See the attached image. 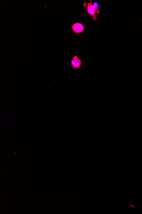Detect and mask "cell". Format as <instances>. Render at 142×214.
I'll return each instance as SVG.
<instances>
[{"label":"cell","mask_w":142,"mask_h":214,"mask_svg":"<svg viewBox=\"0 0 142 214\" xmlns=\"http://www.w3.org/2000/svg\"><path fill=\"white\" fill-rule=\"evenodd\" d=\"M72 30L73 32L76 33H80L84 30V26L82 24L79 22L74 23L72 26Z\"/></svg>","instance_id":"3"},{"label":"cell","mask_w":142,"mask_h":214,"mask_svg":"<svg viewBox=\"0 0 142 214\" xmlns=\"http://www.w3.org/2000/svg\"><path fill=\"white\" fill-rule=\"evenodd\" d=\"M93 6L94 8H95V12L97 14H99L100 13L99 10V4L97 2H94V3H92Z\"/></svg>","instance_id":"4"},{"label":"cell","mask_w":142,"mask_h":214,"mask_svg":"<svg viewBox=\"0 0 142 214\" xmlns=\"http://www.w3.org/2000/svg\"><path fill=\"white\" fill-rule=\"evenodd\" d=\"M70 62L71 66L74 70L78 69L82 65V60L76 55H74L73 57Z\"/></svg>","instance_id":"2"},{"label":"cell","mask_w":142,"mask_h":214,"mask_svg":"<svg viewBox=\"0 0 142 214\" xmlns=\"http://www.w3.org/2000/svg\"><path fill=\"white\" fill-rule=\"evenodd\" d=\"M83 5L84 6L87 7V12L88 13V14L92 17L93 21H96L97 20V16L95 15L96 12H95V8L93 6L92 1H90V2L88 3L85 2V3H84Z\"/></svg>","instance_id":"1"}]
</instances>
